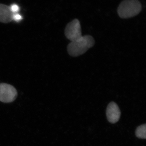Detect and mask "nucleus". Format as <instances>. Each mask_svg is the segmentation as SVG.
Here are the masks:
<instances>
[{
  "label": "nucleus",
  "mask_w": 146,
  "mask_h": 146,
  "mask_svg": "<svg viewBox=\"0 0 146 146\" xmlns=\"http://www.w3.org/2000/svg\"><path fill=\"white\" fill-rule=\"evenodd\" d=\"M23 19V17L19 13H16L13 14V21L18 22L21 21Z\"/></svg>",
  "instance_id": "nucleus-9"
},
{
  "label": "nucleus",
  "mask_w": 146,
  "mask_h": 146,
  "mask_svg": "<svg viewBox=\"0 0 146 146\" xmlns=\"http://www.w3.org/2000/svg\"><path fill=\"white\" fill-rule=\"evenodd\" d=\"M9 7H10L11 11L13 14L18 13V11L20 10V7L16 4H13L11 5L10 6H9Z\"/></svg>",
  "instance_id": "nucleus-8"
},
{
  "label": "nucleus",
  "mask_w": 146,
  "mask_h": 146,
  "mask_svg": "<svg viewBox=\"0 0 146 146\" xmlns=\"http://www.w3.org/2000/svg\"><path fill=\"white\" fill-rule=\"evenodd\" d=\"M142 6L138 0H124L118 9L119 16L122 18L134 17L141 12Z\"/></svg>",
  "instance_id": "nucleus-2"
},
{
  "label": "nucleus",
  "mask_w": 146,
  "mask_h": 146,
  "mask_svg": "<svg viewBox=\"0 0 146 146\" xmlns=\"http://www.w3.org/2000/svg\"><path fill=\"white\" fill-rule=\"evenodd\" d=\"M18 93L16 89L10 84H0V101L4 103H11L17 98Z\"/></svg>",
  "instance_id": "nucleus-4"
},
{
  "label": "nucleus",
  "mask_w": 146,
  "mask_h": 146,
  "mask_svg": "<svg viewBox=\"0 0 146 146\" xmlns=\"http://www.w3.org/2000/svg\"><path fill=\"white\" fill-rule=\"evenodd\" d=\"M65 34L67 39L74 42L81 38L82 35L80 23L78 19H74L66 26Z\"/></svg>",
  "instance_id": "nucleus-3"
},
{
  "label": "nucleus",
  "mask_w": 146,
  "mask_h": 146,
  "mask_svg": "<svg viewBox=\"0 0 146 146\" xmlns=\"http://www.w3.org/2000/svg\"><path fill=\"white\" fill-rule=\"evenodd\" d=\"M13 15L9 6L0 4V22L4 23H10L13 21Z\"/></svg>",
  "instance_id": "nucleus-6"
},
{
  "label": "nucleus",
  "mask_w": 146,
  "mask_h": 146,
  "mask_svg": "<svg viewBox=\"0 0 146 146\" xmlns=\"http://www.w3.org/2000/svg\"><path fill=\"white\" fill-rule=\"evenodd\" d=\"M108 120L111 123L117 122L121 117V111L116 103L111 102L108 106L106 112Z\"/></svg>",
  "instance_id": "nucleus-5"
},
{
  "label": "nucleus",
  "mask_w": 146,
  "mask_h": 146,
  "mask_svg": "<svg viewBox=\"0 0 146 146\" xmlns=\"http://www.w3.org/2000/svg\"><path fill=\"white\" fill-rule=\"evenodd\" d=\"M146 125V124L139 126L136 130V136L137 138L145 139Z\"/></svg>",
  "instance_id": "nucleus-7"
},
{
  "label": "nucleus",
  "mask_w": 146,
  "mask_h": 146,
  "mask_svg": "<svg viewBox=\"0 0 146 146\" xmlns=\"http://www.w3.org/2000/svg\"><path fill=\"white\" fill-rule=\"evenodd\" d=\"M95 44L94 38L90 35L82 36L79 39L71 42L68 46L69 54L72 56L76 57L83 54L89 48L93 47Z\"/></svg>",
  "instance_id": "nucleus-1"
}]
</instances>
